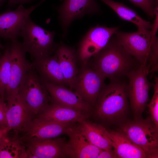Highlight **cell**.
<instances>
[{
  "mask_svg": "<svg viewBox=\"0 0 158 158\" xmlns=\"http://www.w3.org/2000/svg\"><path fill=\"white\" fill-rule=\"evenodd\" d=\"M119 125V131L140 147L147 158L158 157V128L150 117L135 118Z\"/></svg>",
  "mask_w": 158,
  "mask_h": 158,
  "instance_id": "3957f363",
  "label": "cell"
},
{
  "mask_svg": "<svg viewBox=\"0 0 158 158\" xmlns=\"http://www.w3.org/2000/svg\"><path fill=\"white\" fill-rule=\"evenodd\" d=\"M44 1L28 8L20 4L15 10H8L0 14V37L5 39H17L31 13Z\"/></svg>",
  "mask_w": 158,
  "mask_h": 158,
  "instance_id": "8fae6325",
  "label": "cell"
},
{
  "mask_svg": "<svg viewBox=\"0 0 158 158\" xmlns=\"http://www.w3.org/2000/svg\"><path fill=\"white\" fill-rule=\"evenodd\" d=\"M112 37L107 45L94 56V68L111 80L126 75L134 69L132 56L119 43L115 37Z\"/></svg>",
  "mask_w": 158,
  "mask_h": 158,
  "instance_id": "7a4b0ae2",
  "label": "cell"
},
{
  "mask_svg": "<svg viewBox=\"0 0 158 158\" xmlns=\"http://www.w3.org/2000/svg\"><path fill=\"white\" fill-rule=\"evenodd\" d=\"M146 67L148 71V74L150 73L152 75L158 71V41L156 36L152 40L151 52Z\"/></svg>",
  "mask_w": 158,
  "mask_h": 158,
  "instance_id": "4316f807",
  "label": "cell"
},
{
  "mask_svg": "<svg viewBox=\"0 0 158 158\" xmlns=\"http://www.w3.org/2000/svg\"><path fill=\"white\" fill-rule=\"evenodd\" d=\"M150 30L146 32L138 31L133 32L118 31L115 34L119 43L141 65L147 64L152 40L155 37H152Z\"/></svg>",
  "mask_w": 158,
  "mask_h": 158,
  "instance_id": "ba28073f",
  "label": "cell"
},
{
  "mask_svg": "<svg viewBox=\"0 0 158 158\" xmlns=\"http://www.w3.org/2000/svg\"><path fill=\"white\" fill-rule=\"evenodd\" d=\"M4 48V46L0 42V54H1V50Z\"/></svg>",
  "mask_w": 158,
  "mask_h": 158,
  "instance_id": "836d02e7",
  "label": "cell"
},
{
  "mask_svg": "<svg viewBox=\"0 0 158 158\" xmlns=\"http://www.w3.org/2000/svg\"><path fill=\"white\" fill-rule=\"evenodd\" d=\"M35 0H8L7 6L13 7L18 4H22L29 3Z\"/></svg>",
  "mask_w": 158,
  "mask_h": 158,
  "instance_id": "4dcf8cb0",
  "label": "cell"
},
{
  "mask_svg": "<svg viewBox=\"0 0 158 158\" xmlns=\"http://www.w3.org/2000/svg\"><path fill=\"white\" fill-rule=\"evenodd\" d=\"M11 130L7 127L4 128H0V141Z\"/></svg>",
  "mask_w": 158,
  "mask_h": 158,
  "instance_id": "1f68e13d",
  "label": "cell"
},
{
  "mask_svg": "<svg viewBox=\"0 0 158 158\" xmlns=\"http://www.w3.org/2000/svg\"><path fill=\"white\" fill-rule=\"evenodd\" d=\"M42 81L53 102L87 113L92 110V107L75 91L66 86Z\"/></svg>",
  "mask_w": 158,
  "mask_h": 158,
  "instance_id": "e0dca14e",
  "label": "cell"
},
{
  "mask_svg": "<svg viewBox=\"0 0 158 158\" xmlns=\"http://www.w3.org/2000/svg\"><path fill=\"white\" fill-rule=\"evenodd\" d=\"M128 86L117 79L104 85L98 97L95 114L101 120L119 124L125 121L128 109Z\"/></svg>",
  "mask_w": 158,
  "mask_h": 158,
  "instance_id": "6da1fadb",
  "label": "cell"
},
{
  "mask_svg": "<svg viewBox=\"0 0 158 158\" xmlns=\"http://www.w3.org/2000/svg\"><path fill=\"white\" fill-rule=\"evenodd\" d=\"M71 123H60L37 116L19 134L21 137L49 139L65 134Z\"/></svg>",
  "mask_w": 158,
  "mask_h": 158,
  "instance_id": "7c38bea8",
  "label": "cell"
},
{
  "mask_svg": "<svg viewBox=\"0 0 158 158\" xmlns=\"http://www.w3.org/2000/svg\"><path fill=\"white\" fill-rule=\"evenodd\" d=\"M32 64L42 80L68 87L55 53L52 56L34 60Z\"/></svg>",
  "mask_w": 158,
  "mask_h": 158,
  "instance_id": "ac0fdd59",
  "label": "cell"
},
{
  "mask_svg": "<svg viewBox=\"0 0 158 158\" xmlns=\"http://www.w3.org/2000/svg\"><path fill=\"white\" fill-rule=\"evenodd\" d=\"M13 133L11 137L8 133L0 141V158H27L25 146L18 134Z\"/></svg>",
  "mask_w": 158,
  "mask_h": 158,
  "instance_id": "cb8c5ba5",
  "label": "cell"
},
{
  "mask_svg": "<svg viewBox=\"0 0 158 158\" xmlns=\"http://www.w3.org/2000/svg\"><path fill=\"white\" fill-rule=\"evenodd\" d=\"M105 79L94 68L85 67L78 74L73 90L92 107L95 106Z\"/></svg>",
  "mask_w": 158,
  "mask_h": 158,
  "instance_id": "30bf717a",
  "label": "cell"
},
{
  "mask_svg": "<svg viewBox=\"0 0 158 158\" xmlns=\"http://www.w3.org/2000/svg\"><path fill=\"white\" fill-rule=\"evenodd\" d=\"M148 74L146 65H140L138 69L131 70L126 75L129 79L128 97L135 118L142 117L149 100L150 90L154 84L148 80Z\"/></svg>",
  "mask_w": 158,
  "mask_h": 158,
  "instance_id": "8992f818",
  "label": "cell"
},
{
  "mask_svg": "<svg viewBox=\"0 0 158 158\" xmlns=\"http://www.w3.org/2000/svg\"><path fill=\"white\" fill-rule=\"evenodd\" d=\"M54 53L57 56L68 88L72 90L78 74L75 51L72 48L61 43L57 47Z\"/></svg>",
  "mask_w": 158,
  "mask_h": 158,
  "instance_id": "44dd1931",
  "label": "cell"
},
{
  "mask_svg": "<svg viewBox=\"0 0 158 158\" xmlns=\"http://www.w3.org/2000/svg\"><path fill=\"white\" fill-rule=\"evenodd\" d=\"M54 31L47 30L35 23L29 17L21 30L20 36L26 52L34 60L46 58L54 53L57 47L54 42Z\"/></svg>",
  "mask_w": 158,
  "mask_h": 158,
  "instance_id": "277c9868",
  "label": "cell"
},
{
  "mask_svg": "<svg viewBox=\"0 0 158 158\" xmlns=\"http://www.w3.org/2000/svg\"><path fill=\"white\" fill-rule=\"evenodd\" d=\"M118 30V27L108 28L99 25L91 28L80 43L78 51L79 59L83 62H86L107 45Z\"/></svg>",
  "mask_w": 158,
  "mask_h": 158,
  "instance_id": "9c48e42d",
  "label": "cell"
},
{
  "mask_svg": "<svg viewBox=\"0 0 158 158\" xmlns=\"http://www.w3.org/2000/svg\"><path fill=\"white\" fill-rule=\"evenodd\" d=\"M136 6L142 9L149 16L153 18L155 16L158 6L155 0H129Z\"/></svg>",
  "mask_w": 158,
  "mask_h": 158,
  "instance_id": "83f0119b",
  "label": "cell"
},
{
  "mask_svg": "<svg viewBox=\"0 0 158 158\" xmlns=\"http://www.w3.org/2000/svg\"><path fill=\"white\" fill-rule=\"evenodd\" d=\"M155 83L153 86L154 93L150 103L147 107L150 116V118L158 128V78L156 77Z\"/></svg>",
  "mask_w": 158,
  "mask_h": 158,
  "instance_id": "484cf974",
  "label": "cell"
},
{
  "mask_svg": "<svg viewBox=\"0 0 158 158\" xmlns=\"http://www.w3.org/2000/svg\"><path fill=\"white\" fill-rule=\"evenodd\" d=\"M106 133L118 158H147L143 150L122 133L107 129Z\"/></svg>",
  "mask_w": 158,
  "mask_h": 158,
  "instance_id": "d6986e66",
  "label": "cell"
},
{
  "mask_svg": "<svg viewBox=\"0 0 158 158\" xmlns=\"http://www.w3.org/2000/svg\"><path fill=\"white\" fill-rule=\"evenodd\" d=\"M10 47L11 59L10 76L5 92L4 100L18 94L20 83L32 66L26 59V53L22 43L16 39L11 40Z\"/></svg>",
  "mask_w": 158,
  "mask_h": 158,
  "instance_id": "52a82bcc",
  "label": "cell"
},
{
  "mask_svg": "<svg viewBox=\"0 0 158 158\" xmlns=\"http://www.w3.org/2000/svg\"><path fill=\"white\" fill-rule=\"evenodd\" d=\"M6 101L7 127L11 131L19 134L37 116L24 103L18 94L9 97Z\"/></svg>",
  "mask_w": 158,
  "mask_h": 158,
  "instance_id": "4fadbf2b",
  "label": "cell"
},
{
  "mask_svg": "<svg viewBox=\"0 0 158 158\" xmlns=\"http://www.w3.org/2000/svg\"><path fill=\"white\" fill-rule=\"evenodd\" d=\"M157 5L158 0H155Z\"/></svg>",
  "mask_w": 158,
  "mask_h": 158,
  "instance_id": "e575fe53",
  "label": "cell"
},
{
  "mask_svg": "<svg viewBox=\"0 0 158 158\" xmlns=\"http://www.w3.org/2000/svg\"><path fill=\"white\" fill-rule=\"evenodd\" d=\"M112 9L121 19L135 24L138 31L146 32L152 28L150 22L145 20L138 15L133 10L122 3L112 0H100Z\"/></svg>",
  "mask_w": 158,
  "mask_h": 158,
  "instance_id": "603a6c76",
  "label": "cell"
},
{
  "mask_svg": "<svg viewBox=\"0 0 158 158\" xmlns=\"http://www.w3.org/2000/svg\"><path fill=\"white\" fill-rule=\"evenodd\" d=\"M7 0H0V7L3 5V4Z\"/></svg>",
  "mask_w": 158,
  "mask_h": 158,
  "instance_id": "d6a6232c",
  "label": "cell"
},
{
  "mask_svg": "<svg viewBox=\"0 0 158 158\" xmlns=\"http://www.w3.org/2000/svg\"><path fill=\"white\" fill-rule=\"evenodd\" d=\"M2 54H0V56H1Z\"/></svg>",
  "mask_w": 158,
  "mask_h": 158,
  "instance_id": "d590c367",
  "label": "cell"
},
{
  "mask_svg": "<svg viewBox=\"0 0 158 158\" xmlns=\"http://www.w3.org/2000/svg\"><path fill=\"white\" fill-rule=\"evenodd\" d=\"M65 134L69 138L64 146L67 157L97 158L102 150L91 143L77 128L71 126Z\"/></svg>",
  "mask_w": 158,
  "mask_h": 158,
  "instance_id": "5bb4252c",
  "label": "cell"
},
{
  "mask_svg": "<svg viewBox=\"0 0 158 158\" xmlns=\"http://www.w3.org/2000/svg\"><path fill=\"white\" fill-rule=\"evenodd\" d=\"M10 47H7L0 56V97L4 101L5 92L10 76Z\"/></svg>",
  "mask_w": 158,
  "mask_h": 158,
  "instance_id": "d4e9b609",
  "label": "cell"
},
{
  "mask_svg": "<svg viewBox=\"0 0 158 158\" xmlns=\"http://www.w3.org/2000/svg\"><path fill=\"white\" fill-rule=\"evenodd\" d=\"M79 123L77 128L91 143L102 150L112 149L104 127L86 120Z\"/></svg>",
  "mask_w": 158,
  "mask_h": 158,
  "instance_id": "7402d4cb",
  "label": "cell"
},
{
  "mask_svg": "<svg viewBox=\"0 0 158 158\" xmlns=\"http://www.w3.org/2000/svg\"><path fill=\"white\" fill-rule=\"evenodd\" d=\"M18 94L37 116L53 102L49 93L32 65L22 81Z\"/></svg>",
  "mask_w": 158,
  "mask_h": 158,
  "instance_id": "5b68a950",
  "label": "cell"
},
{
  "mask_svg": "<svg viewBox=\"0 0 158 158\" xmlns=\"http://www.w3.org/2000/svg\"><path fill=\"white\" fill-rule=\"evenodd\" d=\"M99 9L95 0H64L58 8L61 23L65 30L74 20L97 13Z\"/></svg>",
  "mask_w": 158,
  "mask_h": 158,
  "instance_id": "2e32d148",
  "label": "cell"
},
{
  "mask_svg": "<svg viewBox=\"0 0 158 158\" xmlns=\"http://www.w3.org/2000/svg\"><path fill=\"white\" fill-rule=\"evenodd\" d=\"M118 156L114 150H102L97 158H116Z\"/></svg>",
  "mask_w": 158,
  "mask_h": 158,
  "instance_id": "f546056e",
  "label": "cell"
},
{
  "mask_svg": "<svg viewBox=\"0 0 158 158\" xmlns=\"http://www.w3.org/2000/svg\"><path fill=\"white\" fill-rule=\"evenodd\" d=\"M7 110L6 103L0 97V128L7 127L6 116Z\"/></svg>",
  "mask_w": 158,
  "mask_h": 158,
  "instance_id": "f1b7e54d",
  "label": "cell"
},
{
  "mask_svg": "<svg viewBox=\"0 0 158 158\" xmlns=\"http://www.w3.org/2000/svg\"><path fill=\"white\" fill-rule=\"evenodd\" d=\"M20 137L26 148L37 158L67 157L64 150L66 142L62 139Z\"/></svg>",
  "mask_w": 158,
  "mask_h": 158,
  "instance_id": "9a60e30c",
  "label": "cell"
},
{
  "mask_svg": "<svg viewBox=\"0 0 158 158\" xmlns=\"http://www.w3.org/2000/svg\"><path fill=\"white\" fill-rule=\"evenodd\" d=\"M88 113L53 102L37 116L60 123L79 122L86 120Z\"/></svg>",
  "mask_w": 158,
  "mask_h": 158,
  "instance_id": "ffe728a7",
  "label": "cell"
}]
</instances>
